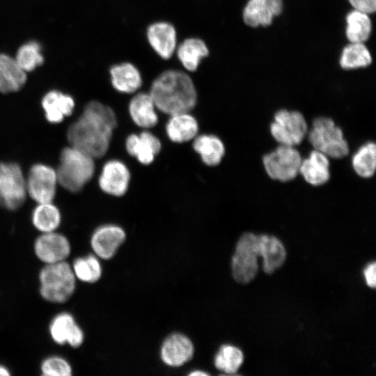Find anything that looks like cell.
I'll return each instance as SVG.
<instances>
[{
	"label": "cell",
	"mask_w": 376,
	"mask_h": 376,
	"mask_svg": "<svg viewBox=\"0 0 376 376\" xmlns=\"http://www.w3.org/2000/svg\"><path fill=\"white\" fill-rule=\"evenodd\" d=\"M94 158L85 152L69 146L59 156L56 171L58 184L70 192H78L91 180L95 173Z\"/></svg>",
	"instance_id": "3"
},
{
	"label": "cell",
	"mask_w": 376,
	"mask_h": 376,
	"mask_svg": "<svg viewBox=\"0 0 376 376\" xmlns=\"http://www.w3.org/2000/svg\"><path fill=\"white\" fill-rule=\"evenodd\" d=\"M130 172L121 161L111 159L103 166L98 184L100 189L111 196H121L127 191Z\"/></svg>",
	"instance_id": "12"
},
{
	"label": "cell",
	"mask_w": 376,
	"mask_h": 376,
	"mask_svg": "<svg viewBox=\"0 0 376 376\" xmlns=\"http://www.w3.org/2000/svg\"><path fill=\"white\" fill-rule=\"evenodd\" d=\"M72 268L75 277L83 282H96L102 275L100 263L93 254L76 258Z\"/></svg>",
	"instance_id": "32"
},
{
	"label": "cell",
	"mask_w": 376,
	"mask_h": 376,
	"mask_svg": "<svg viewBox=\"0 0 376 376\" xmlns=\"http://www.w3.org/2000/svg\"><path fill=\"white\" fill-rule=\"evenodd\" d=\"M26 72L11 56L0 54V93H9L19 91L26 81Z\"/></svg>",
	"instance_id": "24"
},
{
	"label": "cell",
	"mask_w": 376,
	"mask_h": 376,
	"mask_svg": "<svg viewBox=\"0 0 376 376\" xmlns=\"http://www.w3.org/2000/svg\"><path fill=\"white\" fill-rule=\"evenodd\" d=\"M26 196V176L21 166L13 162H0V206L17 210Z\"/></svg>",
	"instance_id": "6"
},
{
	"label": "cell",
	"mask_w": 376,
	"mask_h": 376,
	"mask_svg": "<svg viewBox=\"0 0 376 376\" xmlns=\"http://www.w3.org/2000/svg\"><path fill=\"white\" fill-rule=\"evenodd\" d=\"M366 282L367 285L373 288H375L376 283V264L373 262L368 264L363 271Z\"/></svg>",
	"instance_id": "37"
},
{
	"label": "cell",
	"mask_w": 376,
	"mask_h": 376,
	"mask_svg": "<svg viewBox=\"0 0 376 376\" xmlns=\"http://www.w3.org/2000/svg\"><path fill=\"white\" fill-rule=\"evenodd\" d=\"M242 352L237 347L224 345L214 357L215 367L228 374L235 373L243 362Z\"/></svg>",
	"instance_id": "33"
},
{
	"label": "cell",
	"mask_w": 376,
	"mask_h": 376,
	"mask_svg": "<svg viewBox=\"0 0 376 376\" xmlns=\"http://www.w3.org/2000/svg\"><path fill=\"white\" fill-rule=\"evenodd\" d=\"M10 375L9 370L4 366L0 364V376H8Z\"/></svg>",
	"instance_id": "38"
},
{
	"label": "cell",
	"mask_w": 376,
	"mask_h": 376,
	"mask_svg": "<svg viewBox=\"0 0 376 376\" xmlns=\"http://www.w3.org/2000/svg\"><path fill=\"white\" fill-rule=\"evenodd\" d=\"M258 243L263 270L270 274L283 264L286 258L285 247L277 237L265 234L258 235Z\"/></svg>",
	"instance_id": "22"
},
{
	"label": "cell",
	"mask_w": 376,
	"mask_h": 376,
	"mask_svg": "<svg viewBox=\"0 0 376 376\" xmlns=\"http://www.w3.org/2000/svg\"><path fill=\"white\" fill-rule=\"evenodd\" d=\"M258 256V235L244 233L237 241L232 258V273L237 282L248 283L254 279Z\"/></svg>",
	"instance_id": "7"
},
{
	"label": "cell",
	"mask_w": 376,
	"mask_h": 376,
	"mask_svg": "<svg viewBox=\"0 0 376 376\" xmlns=\"http://www.w3.org/2000/svg\"><path fill=\"white\" fill-rule=\"evenodd\" d=\"M40 294L47 301L63 303L75 292L76 277L65 260L45 264L39 273Z\"/></svg>",
	"instance_id": "4"
},
{
	"label": "cell",
	"mask_w": 376,
	"mask_h": 376,
	"mask_svg": "<svg viewBox=\"0 0 376 376\" xmlns=\"http://www.w3.org/2000/svg\"><path fill=\"white\" fill-rule=\"evenodd\" d=\"M193 354L192 342L181 334H173L167 337L161 347V358L170 366L183 365L192 358Z\"/></svg>",
	"instance_id": "17"
},
{
	"label": "cell",
	"mask_w": 376,
	"mask_h": 376,
	"mask_svg": "<svg viewBox=\"0 0 376 376\" xmlns=\"http://www.w3.org/2000/svg\"><path fill=\"white\" fill-rule=\"evenodd\" d=\"M15 59L26 72L33 71L44 61L40 45L35 41L23 45L18 49Z\"/></svg>",
	"instance_id": "34"
},
{
	"label": "cell",
	"mask_w": 376,
	"mask_h": 376,
	"mask_svg": "<svg viewBox=\"0 0 376 376\" xmlns=\"http://www.w3.org/2000/svg\"><path fill=\"white\" fill-rule=\"evenodd\" d=\"M355 173L363 178H371L376 169V146L373 141L362 145L352 158Z\"/></svg>",
	"instance_id": "30"
},
{
	"label": "cell",
	"mask_w": 376,
	"mask_h": 376,
	"mask_svg": "<svg viewBox=\"0 0 376 376\" xmlns=\"http://www.w3.org/2000/svg\"><path fill=\"white\" fill-rule=\"evenodd\" d=\"M111 82L118 92L131 94L137 91L143 81L139 69L132 63L123 62L113 65L109 70Z\"/></svg>",
	"instance_id": "23"
},
{
	"label": "cell",
	"mask_w": 376,
	"mask_h": 376,
	"mask_svg": "<svg viewBox=\"0 0 376 376\" xmlns=\"http://www.w3.org/2000/svg\"><path fill=\"white\" fill-rule=\"evenodd\" d=\"M42 375L46 376H70V364L63 357L51 356L42 361L40 366Z\"/></svg>",
	"instance_id": "35"
},
{
	"label": "cell",
	"mask_w": 376,
	"mask_h": 376,
	"mask_svg": "<svg viewBox=\"0 0 376 376\" xmlns=\"http://www.w3.org/2000/svg\"><path fill=\"white\" fill-rule=\"evenodd\" d=\"M193 148L203 163L210 166L218 165L225 154L222 141L213 134L196 136L194 139Z\"/></svg>",
	"instance_id": "27"
},
{
	"label": "cell",
	"mask_w": 376,
	"mask_h": 376,
	"mask_svg": "<svg viewBox=\"0 0 376 376\" xmlns=\"http://www.w3.org/2000/svg\"><path fill=\"white\" fill-rule=\"evenodd\" d=\"M125 239L124 230L118 226L107 224L93 233L91 245L95 253L102 259H110Z\"/></svg>",
	"instance_id": "13"
},
{
	"label": "cell",
	"mask_w": 376,
	"mask_h": 376,
	"mask_svg": "<svg viewBox=\"0 0 376 376\" xmlns=\"http://www.w3.org/2000/svg\"><path fill=\"white\" fill-rule=\"evenodd\" d=\"M125 147L127 152L135 157L142 164H151L159 152L162 145L159 139L148 131L139 134H132L126 139Z\"/></svg>",
	"instance_id": "18"
},
{
	"label": "cell",
	"mask_w": 376,
	"mask_h": 376,
	"mask_svg": "<svg viewBox=\"0 0 376 376\" xmlns=\"http://www.w3.org/2000/svg\"><path fill=\"white\" fill-rule=\"evenodd\" d=\"M148 41L163 59L171 58L177 47V33L174 26L167 22H157L147 29Z\"/></svg>",
	"instance_id": "14"
},
{
	"label": "cell",
	"mask_w": 376,
	"mask_h": 376,
	"mask_svg": "<svg viewBox=\"0 0 376 376\" xmlns=\"http://www.w3.org/2000/svg\"><path fill=\"white\" fill-rule=\"evenodd\" d=\"M33 248L38 258L45 264L65 260L71 251L68 238L56 231L42 233L36 240Z\"/></svg>",
	"instance_id": "11"
},
{
	"label": "cell",
	"mask_w": 376,
	"mask_h": 376,
	"mask_svg": "<svg viewBox=\"0 0 376 376\" xmlns=\"http://www.w3.org/2000/svg\"><path fill=\"white\" fill-rule=\"evenodd\" d=\"M117 118L113 109L98 101H91L67 130V139L74 146L94 159L107 152Z\"/></svg>",
	"instance_id": "1"
},
{
	"label": "cell",
	"mask_w": 376,
	"mask_h": 376,
	"mask_svg": "<svg viewBox=\"0 0 376 376\" xmlns=\"http://www.w3.org/2000/svg\"><path fill=\"white\" fill-rule=\"evenodd\" d=\"M282 8V0H249L243 10V19L251 27L266 26L272 24Z\"/></svg>",
	"instance_id": "16"
},
{
	"label": "cell",
	"mask_w": 376,
	"mask_h": 376,
	"mask_svg": "<svg viewBox=\"0 0 376 376\" xmlns=\"http://www.w3.org/2000/svg\"><path fill=\"white\" fill-rule=\"evenodd\" d=\"M372 62L371 54L363 42H350L343 49L340 65L346 70L364 68Z\"/></svg>",
	"instance_id": "31"
},
{
	"label": "cell",
	"mask_w": 376,
	"mask_h": 376,
	"mask_svg": "<svg viewBox=\"0 0 376 376\" xmlns=\"http://www.w3.org/2000/svg\"><path fill=\"white\" fill-rule=\"evenodd\" d=\"M170 116L166 125V132L173 142H187L197 136L198 122L189 112L175 113Z\"/></svg>",
	"instance_id": "25"
},
{
	"label": "cell",
	"mask_w": 376,
	"mask_h": 376,
	"mask_svg": "<svg viewBox=\"0 0 376 376\" xmlns=\"http://www.w3.org/2000/svg\"><path fill=\"white\" fill-rule=\"evenodd\" d=\"M149 93L157 109L170 116L189 112L197 102L193 80L186 72L178 70L162 72L153 81Z\"/></svg>",
	"instance_id": "2"
},
{
	"label": "cell",
	"mask_w": 376,
	"mask_h": 376,
	"mask_svg": "<svg viewBox=\"0 0 376 376\" xmlns=\"http://www.w3.org/2000/svg\"><path fill=\"white\" fill-rule=\"evenodd\" d=\"M301 160L299 152L295 147L285 145H280L263 157L267 174L281 182H288L297 177Z\"/></svg>",
	"instance_id": "9"
},
{
	"label": "cell",
	"mask_w": 376,
	"mask_h": 376,
	"mask_svg": "<svg viewBox=\"0 0 376 376\" xmlns=\"http://www.w3.org/2000/svg\"><path fill=\"white\" fill-rule=\"evenodd\" d=\"M175 52L182 65L189 72L196 71L202 59L209 54L207 45L198 38H186L177 46Z\"/></svg>",
	"instance_id": "26"
},
{
	"label": "cell",
	"mask_w": 376,
	"mask_h": 376,
	"mask_svg": "<svg viewBox=\"0 0 376 376\" xmlns=\"http://www.w3.org/2000/svg\"><path fill=\"white\" fill-rule=\"evenodd\" d=\"M58 185L56 169L45 164H34L26 176L27 196L36 203L52 202Z\"/></svg>",
	"instance_id": "10"
},
{
	"label": "cell",
	"mask_w": 376,
	"mask_h": 376,
	"mask_svg": "<svg viewBox=\"0 0 376 376\" xmlns=\"http://www.w3.org/2000/svg\"><path fill=\"white\" fill-rule=\"evenodd\" d=\"M270 133L280 145L295 147L300 144L306 136L308 126L299 111L281 109L274 116Z\"/></svg>",
	"instance_id": "8"
},
{
	"label": "cell",
	"mask_w": 376,
	"mask_h": 376,
	"mask_svg": "<svg viewBox=\"0 0 376 376\" xmlns=\"http://www.w3.org/2000/svg\"><path fill=\"white\" fill-rule=\"evenodd\" d=\"M49 329L52 340L58 345L67 343L73 347H78L84 341L82 329L69 313L63 312L56 315Z\"/></svg>",
	"instance_id": "15"
},
{
	"label": "cell",
	"mask_w": 376,
	"mask_h": 376,
	"mask_svg": "<svg viewBox=\"0 0 376 376\" xmlns=\"http://www.w3.org/2000/svg\"><path fill=\"white\" fill-rule=\"evenodd\" d=\"M329 164V157L314 149L301 160L299 173L311 185L320 186L330 178Z\"/></svg>",
	"instance_id": "20"
},
{
	"label": "cell",
	"mask_w": 376,
	"mask_h": 376,
	"mask_svg": "<svg viewBox=\"0 0 376 376\" xmlns=\"http://www.w3.org/2000/svg\"><path fill=\"white\" fill-rule=\"evenodd\" d=\"M41 105L46 120L50 123L58 124L72 113L75 102L71 95L53 90L43 96Z\"/></svg>",
	"instance_id": "19"
},
{
	"label": "cell",
	"mask_w": 376,
	"mask_h": 376,
	"mask_svg": "<svg viewBox=\"0 0 376 376\" xmlns=\"http://www.w3.org/2000/svg\"><path fill=\"white\" fill-rule=\"evenodd\" d=\"M308 136L313 148L329 158L341 159L349 153L342 130L330 118L320 116L314 119Z\"/></svg>",
	"instance_id": "5"
},
{
	"label": "cell",
	"mask_w": 376,
	"mask_h": 376,
	"mask_svg": "<svg viewBox=\"0 0 376 376\" xmlns=\"http://www.w3.org/2000/svg\"><path fill=\"white\" fill-rule=\"evenodd\" d=\"M372 29L369 14L354 9L346 16L347 38L350 42H363L369 38Z\"/></svg>",
	"instance_id": "29"
},
{
	"label": "cell",
	"mask_w": 376,
	"mask_h": 376,
	"mask_svg": "<svg viewBox=\"0 0 376 376\" xmlns=\"http://www.w3.org/2000/svg\"><path fill=\"white\" fill-rule=\"evenodd\" d=\"M208 374L202 371V370H195L194 372H191L189 373V375L191 376H195V375H207Z\"/></svg>",
	"instance_id": "39"
},
{
	"label": "cell",
	"mask_w": 376,
	"mask_h": 376,
	"mask_svg": "<svg viewBox=\"0 0 376 376\" xmlns=\"http://www.w3.org/2000/svg\"><path fill=\"white\" fill-rule=\"evenodd\" d=\"M354 9L368 14L373 13L376 9V0H349Z\"/></svg>",
	"instance_id": "36"
},
{
	"label": "cell",
	"mask_w": 376,
	"mask_h": 376,
	"mask_svg": "<svg viewBox=\"0 0 376 376\" xmlns=\"http://www.w3.org/2000/svg\"><path fill=\"white\" fill-rule=\"evenodd\" d=\"M155 104L148 93H139L130 100L129 113L134 123L140 127L148 129L158 122Z\"/></svg>",
	"instance_id": "21"
},
{
	"label": "cell",
	"mask_w": 376,
	"mask_h": 376,
	"mask_svg": "<svg viewBox=\"0 0 376 376\" xmlns=\"http://www.w3.org/2000/svg\"><path fill=\"white\" fill-rule=\"evenodd\" d=\"M31 221L42 233L56 231L60 226L61 214L52 202L37 203L32 212Z\"/></svg>",
	"instance_id": "28"
}]
</instances>
